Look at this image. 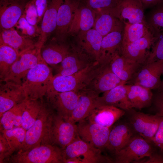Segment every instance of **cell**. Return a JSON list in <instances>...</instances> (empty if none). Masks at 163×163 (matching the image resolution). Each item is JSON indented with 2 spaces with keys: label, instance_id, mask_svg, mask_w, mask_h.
<instances>
[{
  "label": "cell",
  "instance_id": "cell-1",
  "mask_svg": "<svg viewBox=\"0 0 163 163\" xmlns=\"http://www.w3.org/2000/svg\"><path fill=\"white\" fill-rule=\"evenodd\" d=\"M102 64L93 62L74 74L68 75L54 76L48 92L79 91L85 89L99 71Z\"/></svg>",
  "mask_w": 163,
  "mask_h": 163
},
{
  "label": "cell",
  "instance_id": "cell-2",
  "mask_svg": "<svg viewBox=\"0 0 163 163\" xmlns=\"http://www.w3.org/2000/svg\"><path fill=\"white\" fill-rule=\"evenodd\" d=\"M53 76L52 69L44 61L31 69L22 86L27 99H42L46 94Z\"/></svg>",
  "mask_w": 163,
  "mask_h": 163
},
{
  "label": "cell",
  "instance_id": "cell-3",
  "mask_svg": "<svg viewBox=\"0 0 163 163\" xmlns=\"http://www.w3.org/2000/svg\"><path fill=\"white\" fill-rule=\"evenodd\" d=\"M63 149L49 144H42L14 153L5 161L9 163H64Z\"/></svg>",
  "mask_w": 163,
  "mask_h": 163
},
{
  "label": "cell",
  "instance_id": "cell-4",
  "mask_svg": "<svg viewBox=\"0 0 163 163\" xmlns=\"http://www.w3.org/2000/svg\"><path fill=\"white\" fill-rule=\"evenodd\" d=\"M77 125L54 112L42 144L57 145L62 149L77 137Z\"/></svg>",
  "mask_w": 163,
  "mask_h": 163
},
{
  "label": "cell",
  "instance_id": "cell-5",
  "mask_svg": "<svg viewBox=\"0 0 163 163\" xmlns=\"http://www.w3.org/2000/svg\"><path fill=\"white\" fill-rule=\"evenodd\" d=\"M101 150L81 139L78 136L63 149L64 161L73 158L75 163H112V159L103 155Z\"/></svg>",
  "mask_w": 163,
  "mask_h": 163
},
{
  "label": "cell",
  "instance_id": "cell-6",
  "mask_svg": "<svg viewBox=\"0 0 163 163\" xmlns=\"http://www.w3.org/2000/svg\"><path fill=\"white\" fill-rule=\"evenodd\" d=\"M41 49L37 46L20 55L4 79L1 81L11 82L22 85L29 71L43 61L40 55Z\"/></svg>",
  "mask_w": 163,
  "mask_h": 163
},
{
  "label": "cell",
  "instance_id": "cell-7",
  "mask_svg": "<svg viewBox=\"0 0 163 163\" xmlns=\"http://www.w3.org/2000/svg\"><path fill=\"white\" fill-rule=\"evenodd\" d=\"M152 143L136 134L123 148L113 155L116 163H136L154 152Z\"/></svg>",
  "mask_w": 163,
  "mask_h": 163
},
{
  "label": "cell",
  "instance_id": "cell-8",
  "mask_svg": "<svg viewBox=\"0 0 163 163\" xmlns=\"http://www.w3.org/2000/svg\"><path fill=\"white\" fill-rule=\"evenodd\" d=\"M103 37L93 28L80 32L76 35L72 49L88 60L99 62Z\"/></svg>",
  "mask_w": 163,
  "mask_h": 163
},
{
  "label": "cell",
  "instance_id": "cell-9",
  "mask_svg": "<svg viewBox=\"0 0 163 163\" xmlns=\"http://www.w3.org/2000/svg\"><path fill=\"white\" fill-rule=\"evenodd\" d=\"M54 112L48 102H45L36 120L32 126L26 131L24 144L20 150H26L42 144Z\"/></svg>",
  "mask_w": 163,
  "mask_h": 163
},
{
  "label": "cell",
  "instance_id": "cell-10",
  "mask_svg": "<svg viewBox=\"0 0 163 163\" xmlns=\"http://www.w3.org/2000/svg\"><path fill=\"white\" fill-rule=\"evenodd\" d=\"M128 123L136 133L152 143L153 139L159 126L161 116L136 111L132 109Z\"/></svg>",
  "mask_w": 163,
  "mask_h": 163
},
{
  "label": "cell",
  "instance_id": "cell-11",
  "mask_svg": "<svg viewBox=\"0 0 163 163\" xmlns=\"http://www.w3.org/2000/svg\"><path fill=\"white\" fill-rule=\"evenodd\" d=\"M78 136L82 140L102 150L107 144L110 128L104 127L85 119L78 122Z\"/></svg>",
  "mask_w": 163,
  "mask_h": 163
},
{
  "label": "cell",
  "instance_id": "cell-12",
  "mask_svg": "<svg viewBox=\"0 0 163 163\" xmlns=\"http://www.w3.org/2000/svg\"><path fill=\"white\" fill-rule=\"evenodd\" d=\"M157 39L150 32L133 42L122 44L120 53L126 58L143 66L149 56L150 49Z\"/></svg>",
  "mask_w": 163,
  "mask_h": 163
},
{
  "label": "cell",
  "instance_id": "cell-13",
  "mask_svg": "<svg viewBox=\"0 0 163 163\" xmlns=\"http://www.w3.org/2000/svg\"><path fill=\"white\" fill-rule=\"evenodd\" d=\"M79 91L50 92L46 96L47 102L57 114L69 119L80 96Z\"/></svg>",
  "mask_w": 163,
  "mask_h": 163
},
{
  "label": "cell",
  "instance_id": "cell-14",
  "mask_svg": "<svg viewBox=\"0 0 163 163\" xmlns=\"http://www.w3.org/2000/svg\"><path fill=\"white\" fill-rule=\"evenodd\" d=\"M163 60L145 64L134 75L132 84L138 85L151 90L160 87L162 74Z\"/></svg>",
  "mask_w": 163,
  "mask_h": 163
},
{
  "label": "cell",
  "instance_id": "cell-15",
  "mask_svg": "<svg viewBox=\"0 0 163 163\" xmlns=\"http://www.w3.org/2000/svg\"><path fill=\"white\" fill-rule=\"evenodd\" d=\"M80 0H64L57 13L55 38L58 41L65 42L75 11Z\"/></svg>",
  "mask_w": 163,
  "mask_h": 163
},
{
  "label": "cell",
  "instance_id": "cell-16",
  "mask_svg": "<svg viewBox=\"0 0 163 163\" xmlns=\"http://www.w3.org/2000/svg\"><path fill=\"white\" fill-rule=\"evenodd\" d=\"M27 3L26 0H0L1 29H8L15 26L24 13Z\"/></svg>",
  "mask_w": 163,
  "mask_h": 163
},
{
  "label": "cell",
  "instance_id": "cell-17",
  "mask_svg": "<svg viewBox=\"0 0 163 163\" xmlns=\"http://www.w3.org/2000/svg\"><path fill=\"white\" fill-rule=\"evenodd\" d=\"M0 82V117L27 99L22 85L9 81Z\"/></svg>",
  "mask_w": 163,
  "mask_h": 163
},
{
  "label": "cell",
  "instance_id": "cell-18",
  "mask_svg": "<svg viewBox=\"0 0 163 163\" xmlns=\"http://www.w3.org/2000/svg\"><path fill=\"white\" fill-rule=\"evenodd\" d=\"M126 84L113 73L109 62L102 64L98 72L86 89L99 94L118 85Z\"/></svg>",
  "mask_w": 163,
  "mask_h": 163
},
{
  "label": "cell",
  "instance_id": "cell-19",
  "mask_svg": "<svg viewBox=\"0 0 163 163\" xmlns=\"http://www.w3.org/2000/svg\"><path fill=\"white\" fill-rule=\"evenodd\" d=\"M144 9L139 0H121L116 13L124 25L136 23L146 25Z\"/></svg>",
  "mask_w": 163,
  "mask_h": 163
},
{
  "label": "cell",
  "instance_id": "cell-20",
  "mask_svg": "<svg viewBox=\"0 0 163 163\" xmlns=\"http://www.w3.org/2000/svg\"><path fill=\"white\" fill-rule=\"evenodd\" d=\"M64 0H50L42 18L39 29V37L37 46L41 49L48 37L55 30L58 11Z\"/></svg>",
  "mask_w": 163,
  "mask_h": 163
},
{
  "label": "cell",
  "instance_id": "cell-21",
  "mask_svg": "<svg viewBox=\"0 0 163 163\" xmlns=\"http://www.w3.org/2000/svg\"><path fill=\"white\" fill-rule=\"evenodd\" d=\"M136 134L128 122L118 124L110 129L105 149L114 155L124 147Z\"/></svg>",
  "mask_w": 163,
  "mask_h": 163
},
{
  "label": "cell",
  "instance_id": "cell-22",
  "mask_svg": "<svg viewBox=\"0 0 163 163\" xmlns=\"http://www.w3.org/2000/svg\"><path fill=\"white\" fill-rule=\"evenodd\" d=\"M115 8L96 12L93 28L102 36L116 30H123L124 24L117 16Z\"/></svg>",
  "mask_w": 163,
  "mask_h": 163
},
{
  "label": "cell",
  "instance_id": "cell-23",
  "mask_svg": "<svg viewBox=\"0 0 163 163\" xmlns=\"http://www.w3.org/2000/svg\"><path fill=\"white\" fill-rule=\"evenodd\" d=\"M77 104L69 119L76 123L86 119L96 106V101L99 94L88 89L80 91Z\"/></svg>",
  "mask_w": 163,
  "mask_h": 163
},
{
  "label": "cell",
  "instance_id": "cell-24",
  "mask_svg": "<svg viewBox=\"0 0 163 163\" xmlns=\"http://www.w3.org/2000/svg\"><path fill=\"white\" fill-rule=\"evenodd\" d=\"M125 114L124 110L109 106H97L86 119L89 121L103 126L110 128Z\"/></svg>",
  "mask_w": 163,
  "mask_h": 163
},
{
  "label": "cell",
  "instance_id": "cell-25",
  "mask_svg": "<svg viewBox=\"0 0 163 163\" xmlns=\"http://www.w3.org/2000/svg\"><path fill=\"white\" fill-rule=\"evenodd\" d=\"M96 12L85 4L81 5L80 2L76 9L68 32V35H77L82 31L93 28Z\"/></svg>",
  "mask_w": 163,
  "mask_h": 163
},
{
  "label": "cell",
  "instance_id": "cell-26",
  "mask_svg": "<svg viewBox=\"0 0 163 163\" xmlns=\"http://www.w3.org/2000/svg\"><path fill=\"white\" fill-rule=\"evenodd\" d=\"M126 84L118 85L103 93L102 96H99L96 106H112L124 110L132 109L127 97Z\"/></svg>",
  "mask_w": 163,
  "mask_h": 163
},
{
  "label": "cell",
  "instance_id": "cell-27",
  "mask_svg": "<svg viewBox=\"0 0 163 163\" xmlns=\"http://www.w3.org/2000/svg\"><path fill=\"white\" fill-rule=\"evenodd\" d=\"M113 73L121 80L127 83L143 66L125 57L120 52L109 62Z\"/></svg>",
  "mask_w": 163,
  "mask_h": 163
},
{
  "label": "cell",
  "instance_id": "cell-28",
  "mask_svg": "<svg viewBox=\"0 0 163 163\" xmlns=\"http://www.w3.org/2000/svg\"><path fill=\"white\" fill-rule=\"evenodd\" d=\"M72 50L65 42L57 40L55 38L42 47L40 55L47 64L56 65L61 63L71 52Z\"/></svg>",
  "mask_w": 163,
  "mask_h": 163
},
{
  "label": "cell",
  "instance_id": "cell-29",
  "mask_svg": "<svg viewBox=\"0 0 163 163\" xmlns=\"http://www.w3.org/2000/svg\"><path fill=\"white\" fill-rule=\"evenodd\" d=\"M123 31H113L103 37L99 61L101 64L109 63L116 54L120 52Z\"/></svg>",
  "mask_w": 163,
  "mask_h": 163
},
{
  "label": "cell",
  "instance_id": "cell-30",
  "mask_svg": "<svg viewBox=\"0 0 163 163\" xmlns=\"http://www.w3.org/2000/svg\"><path fill=\"white\" fill-rule=\"evenodd\" d=\"M13 28L1 29L0 43H4L10 46L17 50L20 55L37 46V42L28 37H29L20 35Z\"/></svg>",
  "mask_w": 163,
  "mask_h": 163
},
{
  "label": "cell",
  "instance_id": "cell-31",
  "mask_svg": "<svg viewBox=\"0 0 163 163\" xmlns=\"http://www.w3.org/2000/svg\"><path fill=\"white\" fill-rule=\"evenodd\" d=\"M126 85L128 99L132 109L140 110L151 105L153 97L152 90L136 84Z\"/></svg>",
  "mask_w": 163,
  "mask_h": 163
},
{
  "label": "cell",
  "instance_id": "cell-32",
  "mask_svg": "<svg viewBox=\"0 0 163 163\" xmlns=\"http://www.w3.org/2000/svg\"><path fill=\"white\" fill-rule=\"evenodd\" d=\"M72 51L60 63L56 75H68L74 74L86 67L91 62L84 57L72 48Z\"/></svg>",
  "mask_w": 163,
  "mask_h": 163
},
{
  "label": "cell",
  "instance_id": "cell-33",
  "mask_svg": "<svg viewBox=\"0 0 163 163\" xmlns=\"http://www.w3.org/2000/svg\"><path fill=\"white\" fill-rule=\"evenodd\" d=\"M43 98L38 100L27 99L23 114L22 127L26 131L33 124L44 105Z\"/></svg>",
  "mask_w": 163,
  "mask_h": 163
},
{
  "label": "cell",
  "instance_id": "cell-34",
  "mask_svg": "<svg viewBox=\"0 0 163 163\" xmlns=\"http://www.w3.org/2000/svg\"><path fill=\"white\" fill-rule=\"evenodd\" d=\"M152 7L145 16V21L150 31L157 38L163 33V2Z\"/></svg>",
  "mask_w": 163,
  "mask_h": 163
},
{
  "label": "cell",
  "instance_id": "cell-35",
  "mask_svg": "<svg viewBox=\"0 0 163 163\" xmlns=\"http://www.w3.org/2000/svg\"><path fill=\"white\" fill-rule=\"evenodd\" d=\"M19 55L18 51L10 46L4 43H0V81L4 79Z\"/></svg>",
  "mask_w": 163,
  "mask_h": 163
},
{
  "label": "cell",
  "instance_id": "cell-36",
  "mask_svg": "<svg viewBox=\"0 0 163 163\" xmlns=\"http://www.w3.org/2000/svg\"><path fill=\"white\" fill-rule=\"evenodd\" d=\"M150 31L147 25L136 23L124 25L122 44L133 42L146 35Z\"/></svg>",
  "mask_w": 163,
  "mask_h": 163
},
{
  "label": "cell",
  "instance_id": "cell-37",
  "mask_svg": "<svg viewBox=\"0 0 163 163\" xmlns=\"http://www.w3.org/2000/svg\"><path fill=\"white\" fill-rule=\"evenodd\" d=\"M0 131L4 134L14 153L22 149L24 144L26 130L22 126Z\"/></svg>",
  "mask_w": 163,
  "mask_h": 163
},
{
  "label": "cell",
  "instance_id": "cell-38",
  "mask_svg": "<svg viewBox=\"0 0 163 163\" xmlns=\"http://www.w3.org/2000/svg\"><path fill=\"white\" fill-rule=\"evenodd\" d=\"M121 0H84L85 4L97 12L102 10L114 8Z\"/></svg>",
  "mask_w": 163,
  "mask_h": 163
},
{
  "label": "cell",
  "instance_id": "cell-39",
  "mask_svg": "<svg viewBox=\"0 0 163 163\" xmlns=\"http://www.w3.org/2000/svg\"><path fill=\"white\" fill-rule=\"evenodd\" d=\"M151 49L145 64L163 60V33L157 38Z\"/></svg>",
  "mask_w": 163,
  "mask_h": 163
},
{
  "label": "cell",
  "instance_id": "cell-40",
  "mask_svg": "<svg viewBox=\"0 0 163 163\" xmlns=\"http://www.w3.org/2000/svg\"><path fill=\"white\" fill-rule=\"evenodd\" d=\"M19 104L5 112L0 117V131L9 130L14 127V120Z\"/></svg>",
  "mask_w": 163,
  "mask_h": 163
},
{
  "label": "cell",
  "instance_id": "cell-41",
  "mask_svg": "<svg viewBox=\"0 0 163 163\" xmlns=\"http://www.w3.org/2000/svg\"><path fill=\"white\" fill-rule=\"evenodd\" d=\"M16 26L28 37L35 36L37 34H39V29L37 26L30 24L26 19L24 14L20 18Z\"/></svg>",
  "mask_w": 163,
  "mask_h": 163
},
{
  "label": "cell",
  "instance_id": "cell-42",
  "mask_svg": "<svg viewBox=\"0 0 163 163\" xmlns=\"http://www.w3.org/2000/svg\"><path fill=\"white\" fill-rule=\"evenodd\" d=\"M24 14L30 24L37 26L38 16L34 0H31L27 3Z\"/></svg>",
  "mask_w": 163,
  "mask_h": 163
},
{
  "label": "cell",
  "instance_id": "cell-43",
  "mask_svg": "<svg viewBox=\"0 0 163 163\" xmlns=\"http://www.w3.org/2000/svg\"><path fill=\"white\" fill-rule=\"evenodd\" d=\"M14 153L4 134L0 131V163H4L5 160Z\"/></svg>",
  "mask_w": 163,
  "mask_h": 163
},
{
  "label": "cell",
  "instance_id": "cell-44",
  "mask_svg": "<svg viewBox=\"0 0 163 163\" xmlns=\"http://www.w3.org/2000/svg\"><path fill=\"white\" fill-rule=\"evenodd\" d=\"M152 142L158 147L163 153V117L161 116L158 129Z\"/></svg>",
  "mask_w": 163,
  "mask_h": 163
},
{
  "label": "cell",
  "instance_id": "cell-45",
  "mask_svg": "<svg viewBox=\"0 0 163 163\" xmlns=\"http://www.w3.org/2000/svg\"><path fill=\"white\" fill-rule=\"evenodd\" d=\"M37 12L38 23L43 18L47 8L48 0H34Z\"/></svg>",
  "mask_w": 163,
  "mask_h": 163
},
{
  "label": "cell",
  "instance_id": "cell-46",
  "mask_svg": "<svg viewBox=\"0 0 163 163\" xmlns=\"http://www.w3.org/2000/svg\"><path fill=\"white\" fill-rule=\"evenodd\" d=\"M27 99L19 104L14 121V127L22 126L23 111Z\"/></svg>",
  "mask_w": 163,
  "mask_h": 163
},
{
  "label": "cell",
  "instance_id": "cell-47",
  "mask_svg": "<svg viewBox=\"0 0 163 163\" xmlns=\"http://www.w3.org/2000/svg\"><path fill=\"white\" fill-rule=\"evenodd\" d=\"M153 102L157 113L163 117V91H157L154 98Z\"/></svg>",
  "mask_w": 163,
  "mask_h": 163
},
{
  "label": "cell",
  "instance_id": "cell-48",
  "mask_svg": "<svg viewBox=\"0 0 163 163\" xmlns=\"http://www.w3.org/2000/svg\"><path fill=\"white\" fill-rule=\"evenodd\" d=\"M145 159H141L136 163H163V155L153 153Z\"/></svg>",
  "mask_w": 163,
  "mask_h": 163
},
{
  "label": "cell",
  "instance_id": "cell-49",
  "mask_svg": "<svg viewBox=\"0 0 163 163\" xmlns=\"http://www.w3.org/2000/svg\"><path fill=\"white\" fill-rule=\"evenodd\" d=\"M142 5L144 9L151 7L163 2V0H139Z\"/></svg>",
  "mask_w": 163,
  "mask_h": 163
},
{
  "label": "cell",
  "instance_id": "cell-50",
  "mask_svg": "<svg viewBox=\"0 0 163 163\" xmlns=\"http://www.w3.org/2000/svg\"><path fill=\"white\" fill-rule=\"evenodd\" d=\"M162 74L163 75V67L162 69ZM158 91H163V78L162 80L161 81V82L160 86L159 88L157 89Z\"/></svg>",
  "mask_w": 163,
  "mask_h": 163
}]
</instances>
